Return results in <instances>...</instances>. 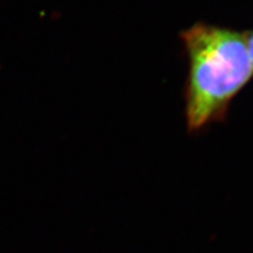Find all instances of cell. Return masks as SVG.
<instances>
[{
	"label": "cell",
	"instance_id": "cell-1",
	"mask_svg": "<svg viewBox=\"0 0 253 253\" xmlns=\"http://www.w3.org/2000/svg\"><path fill=\"white\" fill-rule=\"evenodd\" d=\"M189 59L186 118L199 131L224 117L232 99L253 75L246 35L196 23L181 33Z\"/></svg>",
	"mask_w": 253,
	"mask_h": 253
},
{
	"label": "cell",
	"instance_id": "cell-2",
	"mask_svg": "<svg viewBox=\"0 0 253 253\" xmlns=\"http://www.w3.org/2000/svg\"><path fill=\"white\" fill-rule=\"evenodd\" d=\"M245 35H246L248 50H249V54H250L251 61H252V65H253V30L248 32V33L245 34Z\"/></svg>",
	"mask_w": 253,
	"mask_h": 253
}]
</instances>
